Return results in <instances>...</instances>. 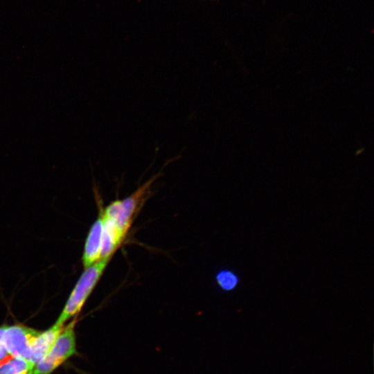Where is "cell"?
<instances>
[{
  "label": "cell",
  "mask_w": 374,
  "mask_h": 374,
  "mask_svg": "<svg viewBox=\"0 0 374 374\" xmlns=\"http://www.w3.org/2000/svg\"><path fill=\"white\" fill-rule=\"evenodd\" d=\"M112 257L102 258L84 269L70 294L63 310L55 323V324L64 326L66 321L75 317L80 312L102 276Z\"/></svg>",
  "instance_id": "cell-1"
},
{
  "label": "cell",
  "mask_w": 374,
  "mask_h": 374,
  "mask_svg": "<svg viewBox=\"0 0 374 374\" xmlns=\"http://www.w3.org/2000/svg\"><path fill=\"white\" fill-rule=\"evenodd\" d=\"M76 320L64 326L46 355L35 365L33 374H51L58 366L76 354L74 327Z\"/></svg>",
  "instance_id": "cell-2"
},
{
  "label": "cell",
  "mask_w": 374,
  "mask_h": 374,
  "mask_svg": "<svg viewBox=\"0 0 374 374\" xmlns=\"http://www.w3.org/2000/svg\"><path fill=\"white\" fill-rule=\"evenodd\" d=\"M40 332L22 325L6 326L4 341L10 356L26 359L33 341Z\"/></svg>",
  "instance_id": "cell-3"
},
{
  "label": "cell",
  "mask_w": 374,
  "mask_h": 374,
  "mask_svg": "<svg viewBox=\"0 0 374 374\" xmlns=\"http://www.w3.org/2000/svg\"><path fill=\"white\" fill-rule=\"evenodd\" d=\"M157 177H159V174L153 176L131 195L121 200L119 215L115 222L125 234L129 231L136 214L146 201L150 186Z\"/></svg>",
  "instance_id": "cell-4"
},
{
  "label": "cell",
  "mask_w": 374,
  "mask_h": 374,
  "mask_svg": "<svg viewBox=\"0 0 374 374\" xmlns=\"http://www.w3.org/2000/svg\"><path fill=\"white\" fill-rule=\"evenodd\" d=\"M103 238V218L100 214L93 222L87 235L84 244L82 261L85 268L91 266L101 257Z\"/></svg>",
  "instance_id": "cell-5"
},
{
  "label": "cell",
  "mask_w": 374,
  "mask_h": 374,
  "mask_svg": "<svg viewBox=\"0 0 374 374\" xmlns=\"http://www.w3.org/2000/svg\"><path fill=\"white\" fill-rule=\"evenodd\" d=\"M64 326L54 324L45 331L40 332L33 341L26 358V360L35 365L48 353L55 338Z\"/></svg>",
  "instance_id": "cell-6"
},
{
  "label": "cell",
  "mask_w": 374,
  "mask_h": 374,
  "mask_svg": "<svg viewBox=\"0 0 374 374\" xmlns=\"http://www.w3.org/2000/svg\"><path fill=\"white\" fill-rule=\"evenodd\" d=\"M34 367L24 359L10 357L0 362V374H33Z\"/></svg>",
  "instance_id": "cell-7"
},
{
  "label": "cell",
  "mask_w": 374,
  "mask_h": 374,
  "mask_svg": "<svg viewBox=\"0 0 374 374\" xmlns=\"http://www.w3.org/2000/svg\"><path fill=\"white\" fill-rule=\"evenodd\" d=\"M216 280L220 287L224 290L233 289L238 283L236 276L229 271L220 272L216 276Z\"/></svg>",
  "instance_id": "cell-8"
},
{
  "label": "cell",
  "mask_w": 374,
  "mask_h": 374,
  "mask_svg": "<svg viewBox=\"0 0 374 374\" xmlns=\"http://www.w3.org/2000/svg\"><path fill=\"white\" fill-rule=\"evenodd\" d=\"M5 326H6L0 327V362L10 357L7 351L4 341Z\"/></svg>",
  "instance_id": "cell-9"
}]
</instances>
